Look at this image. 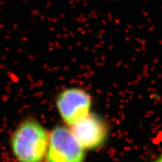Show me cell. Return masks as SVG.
I'll return each instance as SVG.
<instances>
[{"instance_id": "cell-1", "label": "cell", "mask_w": 162, "mask_h": 162, "mask_svg": "<svg viewBox=\"0 0 162 162\" xmlns=\"http://www.w3.org/2000/svg\"><path fill=\"white\" fill-rule=\"evenodd\" d=\"M49 143V132L36 119L22 121L10 139V147L16 162H43Z\"/></svg>"}, {"instance_id": "cell-2", "label": "cell", "mask_w": 162, "mask_h": 162, "mask_svg": "<svg viewBox=\"0 0 162 162\" xmlns=\"http://www.w3.org/2000/svg\"><path fill=\"white\" fill-rule=\"evenodd\" d=\"M85 152L68 126L57 125L49 133L47 162H84Z\"/></svg>"}, {"instance_id": "cell-3", "label": "cell", "mask_w": 162, "mask_h": 162, "mask_svg": "<svg viewBox=\"0 0 162 162\" xmlns=\"http://www.w3.org/2000/svg\"><path fill=\"white\" fill-rule=\"evenodd\" d=\"M92 100L89 94L80 88L62 90L56 98V107L66 125L71 127L91 113Z\"/></svg>"}, {"instance_id": "cell-4", "label": "cell", "mask_w": 162, "mask_h": 162, "mask_svg": "<svg viewBox=\"0 0 162 162\" xmlns=\"http://www.w3.org/2000/svg\"><path fill=\"white\" fill-rule=\"evenodd\" d=\"M70 128L86 151L101 147L107 140L109 134L107 122L100 116L92 113Z\"/></svg>"}, {"instance_id": "cell-5", "label": "cell", "mask_w": 162, "mask_h": 162, "mask_svg": "<svg viewBox=\"0 0 162 162\" xmlns=\"http://www.w3.org/2000/svg\"><path fill=\"white\" fill-rule=\"evenodd\" d=\"M156 162H162V154L158 158L157 160H156Z\"/></svg>"}]
</instances>
